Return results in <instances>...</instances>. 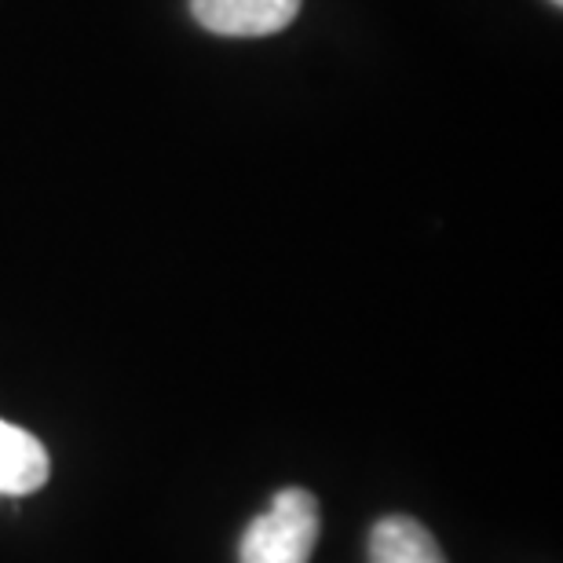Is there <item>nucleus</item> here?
Returning a JSON list of instances; mask_svg holds the SVG:
<instances>
[{
	"instance_id": "2",
	"label": "nucleus",
	"mask_w": 563,
	"mask_h": 563,
	"mask_svg": "<svg viewBox=\"0 0 563 563\" xmlns=\"http://www.w3.org/2000/svg\"><path fill=\"white\" fill-rule=\"evenodd\" d=\"M297 11L300 0H190V15L220 37H272Z\"/></svg>"
},
{
	"instance_id": "1",
	"label": "nucleus",
	"mask_w": 563,
	"mask_h": 563,
	"mask_svg": "<svg viewBox=\"0 0 563 563\" xmlns=\"http://www.w3.org/2000/svg\"><path fill=\"white\" fill-rule=\"evenodd\" d=\"M319 542V501L300 487L275 494L272 509L245 527L239 563H308Z\"/></svg>"
},
{
	"instance_id": "4",
	"label": "nucleus",
	"mask_w": 563,
	"mask_h": 563,
	"mask_svg": "<svg viewBox=\"0 0 563 563\" xmlns=\"http://www.w3.org/2000/svg\"><path fill=\"white\" fill-rule=\"evenodd\" d=\"M369 563H446V556L413 516H385L369 531Z\"/></svg>"
},
{
	"instance_id": "3",
	"label": "nucleus",
	"mask_w": 563,
	"mask_h": 563,
	"mask_svg": "<svg viewBox=\"0 0 563 563\" xmlns=\"http://www.w3.org/2000/svg\"><path fill=\"white\" fill-rule=\"evenodd\" d=\"M48 450L33 432L0 418V498H26L48 483Z\"/></svg>"
},
{
	"instance_id": "5",
	"label": "nucleus",
	"mask_w": 563,
	"mask_h": 563,
	"mask_svg": "<svg viewBox=\"0 0 563 563\" xmlns=\"http://www.w3.org/2000/svg\"><path fill=\"white\" fill-rule=\"evenodd\" d=\"M553 4H563V0H553Z\"/></svg>"
}]
</instances>
